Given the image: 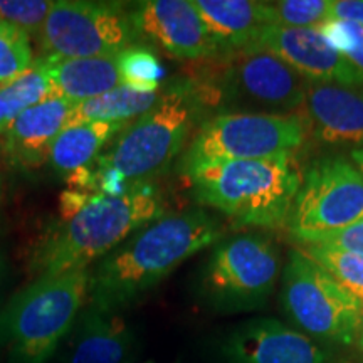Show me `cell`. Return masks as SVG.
<instances>
[{
	"label": "cell",
	"mask_w": 363,
	"mask_h": 363,
	"mask_svg": "<svg viewBox=\"0 0 363 363\" xmlns=\"http://www.w3.org/2000/svg\"><path fill=\"white\" fill-rule=\"evenodd\" d=\"M214 89L190 79L163 84L152 110L131 121L108 143L91 172L93 189L121 195L169 169L195 126H201Z\"/></svg>",
	"instance_id": "obj_1"
},
{
	"label": "cell",
	"mask_w": 363,
	"mask_h": 363,
	"mask_svg": "<svg viewBox=\"0 0 363 363\" xmlns=\"http://www.w3.org/2000/svg\"><path fill=\"white\" fill-rule=\"evenodd\" d=\"M220 234L219 222L202 208L150 222L99 259L89 278V305L111 313L133 305Z\"/></svg>",
	"instance_id": "obj_2"
},
{
	"label": "cell",
	"mask_w": 363,
	"mask_h": 363,
	"mask_svg": "<svg viewBox=\"0 0 363 363\" xmlns=\"http://www.w3.org/2000/svg\"><path fill=\"white\" fill-rule=\"evenodd\" d=\"M163 212L160 194L148 184L121 195H91L79 212L45 235L30 267L38 278L88 269Z\"/></svg>",
	"instance_id": "obj_3"
},
{
	"label": "cell",
	"mask_w": 363,
	"mask_h": 363,
	"mask_svg": "<svg viewBox=\"0 0 363 363\" xmlns=\"http://www.w3.org/2000/svg\"><path fill=\"white\" fill-rule=\"evenodd\" d=\"M194 199L238 227L276 229L288 224L301 187L293 155L203 163L185 174Z\"/></svg>",
	"instance_id": "obj_4"
},
{
	"label": "cell",
	"mask_w": 363,
	"mask_h": 363,
	"mask_svg": "<svg viewBox=\"0 0 363 363\" xmlns=\"http://www.w3.org/2000/svg\"><path fill=\"white\" fill-rule=\"evenodd\" d=\"M88 269L40 276L0 311V348L9 363H45L89 298Z\"/></svg>",
	"instance_id": "obj_5"
},
{
	"label": "cell",
	"mask_w": 363,
	"mask_h": 363,
	"mask_svg": "<svg viewBox=\"0 0 363 363\" xmlns=\"http://www.w3.org/2000/svg\"><path fill=\"white\" fill-rule=\"evenodd\" d=\"M301 116L278 113H224L208 118L197 128L179 170L222 160H262L293 155L306 140Z\"/></svg>",
	"instance_id": "obj_6"
},
{
	"label": "cell",
	"mask_w": 363,
	"mask_h": 363,
	"mask_svg": "<svg viewBox=\"0 0 363 363\" xmlns=\"http://www.w3.org/2000/svg\"><path fill=\"white\" fill-rule=\"evenodd\" d=\"M281 303L306 337L345 347L357 343L363 306L298 247L284 266Z\"/></svg>",
	"instance_id": "obj_7"
},
{
	"label": "cell",
	"mask_w": 363,
	"mask_h": 363,
	"mask_svg": "<svg viewBox=\"0 0 363 363\" xmlns=\"http://www.w3.org/2000/svg\"><path fill=\"white\" fill-rule=\"evenodd\" d=\"M44 56L116 57L136 44L130 13L116 4L59 0L38 34Z\"/></svg>",
	"instance_id": "obj_8"
},
{
	"label": "cell",
	"mask_w": 363,
	"mask_h": 363,
	"mask_svg": "<svg viewBox=\"0 0 363 363\" xmlns=\"http://www.w3.org/2000/svg\"><path fill=\"white\" fill-rule=\"evenodd\" d=\"M274 244L259 235H238L216 249L207 262L202 289L220 310H252L264 303L279 278Z\"/></svg>",
	"instance_id": "obj_9"
},
{
	"label": "cell",
	"mask_w": 363,
	"mask_h": 363,
	"mask_svg": "<svg viewBox=\"0 0 363 363\" xmlns=\"http://www.w3.org/2000/svg\"><path fill=\"white\" fill-rule=\"evenodd\" d=\"M363 219V174L345 158H321L306 172L288 227L298 242Z\"/></svg>",
	"instance_id": "obj_10"
},
{
	"label": "cell",
	"mask_w": 363,
	"mask_h": 363,
	"mask_svg": "<svg viewBox=\"0 0 363 363\" xmlns=\"http://www.w3.org/2000/svg\"><path fill=\"white\" fill-rule=\"evenodd\" d=\"M246 48L261 49L279 57L308 83L363 86V72L331 48L316 29L264 26Z\"/></svg>",
	"instance_id": "obj_11"
},
{
	"label": "cell",
	"mask_w": 363,
	"mask_h": 363,
	"mask_svg": "<svg viewBox=\"0 0 363 363\" xmlns=\"http://www.w3.org/2000/svg\"><path fill=\"white\" fill-rule=\"evenodd\" d=\"M130 21L136 39L172 57L206 59L222 51L192 0H145L133 7Z\"/></svg>",
	"instance_id": "obj_12"
},
{
	"label": "cell",
	"mask_w": 363,
	"mask_h": 363,
	"mask_svg": "<svg viewBox=\"0 0 363 363\" xmlns=\"http://www.w3.org/2000/svg\"><path fill=\"white\" fill-rule=\"evenodd\" d=\"M227 76L235 93L261 106L289 111L305 104L308 81L279 57L261 49L244 48L229 52Z\"/></svg>",
	"instance_id": "obj_13"
},
{
	"label": "cell",
	"mask_w": 363,
	"mask_h": 363,
	"mask_svg": "<svg viewBox=\"0 0 363 363\" xmlns=\"http://www.w3.org/2000/svg\"><path fill=\"white\" fill-rule=\"evenodd\" d=\"M224 352L230 363H333L305 333L267 318L239 326Z\"/></svg>",
	"instance_id": "obj_14"
},
{
	"label": "cell",
	"mask_w": 363,
	"mask_h": 363,
	"mask_svg": "<svg viewBox=\"0 0 363 363\" xmlns=\"http://www.w3.org/2000/svg\"><path fill=\"white\" fill-rule=\"evenodd\" d=\"M303 106L318 142L328 147L352 148V152L363 148V91L360 88L308 83Z\"/></svg>",
	"instance_id": "obj_15"
},
{
	"label": "cell",
	"mask_w": 363,
	"mask_h": 363,
	"mask_svg": "<svg viewBox=\"0 0 363 363\" xmlns=\"http://www.w3.org/2000/svg\"><path fill=\"white\" fill-rule=\"evenodd\" d=\"M74 103L49 98L27 108L9 125L2 150L9 163L21 169H39L49 160L57 135L66 128Z\"/></svg>",
	"instance_id": "obj_16"
},
{
	"label": "cell",
	"mask_w": 363,
	"mask_h": 363,
	"mask_svg": "<svg viewBox=\"0 0 363 363\" xmlns=\"http://www.w3.org/2000/svg\"><path fill=\"white\" fill-rule=\"evenodd\" d=\"M38 65L48 72L54 98L78 104L123 84L116 57L43 56Z\"/></svg>",
	"instance_id": "obj_17"
},
{
	"label": "cell",
	"mask_w": 363,
	"mask_h": 363,
	"mask_svg": "<svg viewBox=\"0 0 363 363\" xmlns=\"http://www.w3.org/2000/svg\"><path fill=\"white\" fill-rule=\"evenodd\" d=\"M131 345L133 335L123 318L89 305L72 326L67 363H123Z\"/></svg>",
	"instance_id": "obj_18"
},
{
	"label": "cell",
	"mask_w": 363,
	"mask_h": 363,
	"mask_svg": "<svg viewBox=\"0 0 363 363\" xmlns=\"http://www.w3.org/2000/svg\"><path fill=\"white\" fill-rule=\"evenodd\" d=\"M208 33L225 54L246 48L264 26H274L271 2L192 0Z\"/></svg>",
	"instance_id": "obj_19"
},
{
	"label": "cell",
	"mask_w": 363,
	"mask_h": 363,
	"mask_svg": "<svg viewBox=\"0 0 363 363\" xmlns=\"http://www.w3.org/2000/svg\"><path fill=\"white\" fill-rule=\"evenodd\" d=\"M131 123V121H130ZM128 123L115 121H89L66 126L54 140L49 162L59 174H74L98 160L101 150Z\"/></svg>",
	"instance_id": "obj_20"
},
{
	"label": "cell",
	"mask_w": 363,
	"mask_h": 363,
	"mask_svg": "<svg viewBox=\"0 0 363 363\" xmlns=\"http://www.w3.org/2000/svg\"><path fill=\"white\" fill-rule=\"evenodd\" d=\"M160 91L162 88L153 93H140V91L121 84L101 96L74 104L66 126L83 125L89 121L130 123L155 106L160 98Z\"/></svg>",
	"instance_id": "obj_21"
},
{
	"label": "cell",
	"mask_w": 363,
	"mask_h": 363,
	"mask_svg": "<svg viewBox=\"0 0 363 363\" xmlns=\"http://www.w3.org/2000/svg\"><path fill=\"white\" fill-rule=\"evenodd\" d=\"M49 98H54L52 83L38 62L12 83L0 86V133H6L22 111Z\"/></svg>",
	"instance_id": "obj_22"
},
{
	"label": "cell",
	"mask_w": 363,
	"mask_h": 363,
	"mask_svg": "<svg viewBox=\"0 0 363 363\" xmlns=\"http://www.w3.org/2000/svg\"><path fill=\"white\" fill-rule=\"evenodd\" d=\"M298 249L363 306V256L310 244H299Z\"/></svg>",
	"instance_id": "obj_23"
},
{
	"label": "cell",
	"mask_w": 363,
	"mask_h": 363,
	"mask_svg": "<svg viewBox=\"0 0 363 363\" xmlns=\"http://www.w3.org/2000/svg\"><path fill=\"white\" fill-rule=\"evenodd\" d=\"M118 66H120L121 79L128 88L140 93H153L162 88V79L165 76V67L160 59L140 44H133L118 54Z\"/></svg>",
	"instance_id": "obj_24"
},
{
	"label": "cell",
	"mask_w": 363,
	"mask_h": 363,
	"mask_svg": "<svg viewBox=\"0 0 363 363\" xmlns=\"http://www.w3.org/2000/svg\"><path fill=\"white\" fill-rule=\"evenodd\" d=\"M34 65L29 35L16 26L0 24V86H6L24 74Z\"/></svg>",
	"instance_id": "obj_25"
},
{
	"label": "cell",
	"mask_w": 363,
	"mask_h": 363,
	"mask_svg": "<svg viewBox=\"0 0 363 363\" xmlns=\"http://www.w3.org/2000/svg\"><path fill=\"white\" fill-rule=\"evenodd\" d=\"M274 26L315 27L331 21L333 0H281L271 2Z\"/></svg>",
	"instance_id": "obj_26"
},
{
	"label": "cell",
	"mask_w": 363,
	"mask_h": 363,
	"mask_svg": "<svg viewBox=\"0 0 363 363\" xmlns=\"http://www.w3.org/2000/svg\"><path fill=\"white\" fill-rule=\"evenodd\" d=\"M323 38L347 57L357 69L363 72V27L348 21L331 19L325 24L315 27Z\"/></svg>",
	"instance_id": "obj_27"
},
{
	"label": "cell",
	"mask_w": 363,
	"mask_h": 363,
	"mask_svg": "<svg viewBox=\"0 0 363 363\" xmlns=\"http://www.w3.org/2000/svg\"><path fill=\"white\" fill-rule=\"evenodd\" d=\"M51 0H0V19L29 34H39L49 12Z\"/></svg>",
	"instance_id": "obj_28"
},
{
	"label": "cell",
	"mask_w": 363,
	"mask_h": 363,
	"mask_svg": "<svg viewBox=\"0 0 363 363\" xmlns=\"http://www.w3.org/2000/svg\"><path fill=\"white\" fill-rule=\"evenodd\" d=\"M299 244H310V246H321L338 249V251L353 252L363 256V219L357 220L355 224L342 227V229L330 230L313 235V238L303 240Z\"/></svg>",
	"instance_id": "obj_29"
},
{
	"label": "cell",
	"mask_w": 363,
	"mask_h": 363,
	"mask_svg": "<svg viewBox=\"0 0 363 363\" xmlns=\"http://www.w3.org/2000/svg\"><path fill=\"white\" fill-rule=\"evenodd\" d=\"M331 19L355 22L363 27V0H333Z\"/></svg>",
	"instance_id": "obj_30"
},
{
	"label": "cell",
	"mask_w": 363,
	"mask_h": 363,
	"mask_svg": "<svg viewBox=\"0 0 363 363\" xmlns=\"http://www.w3.org/2000/svg\"><path fill=\"white\" fill-rule=\"evenodd\" d=\"M91 195H86L78 190H72V192H65L61 195V214L65 219H71L76 212H79V208L88 202Z\"/></svg>",
	"instance_id": "obj_31"
},
{
	"label": "cell",
	"mask_w": 363,
	"mask_h": 363,
	"mask_svg": "<svg viewBox=\"0 0 363 363\" xmlns=\"http://www.w3.org/2000/svg\"><path fill=\"white\" fill-rule=\"evenodd\" d=\"M9 163L6 153L4 150L0 152V211H2L4 202H6L7 197V180H9Z\"/></svg>",
	"instance_id": "obj_32"
},
{
	"label": "cell",
	"mask_w": 363,
	"mask_h": 363,
	"mask_svg": "<svg viewBox=\"0 0 363 363\" xmlns=\"http://www.w3.org/2000/svg\"><path fill=\"white\" fill-rule=\"evenodd\" d=\"M352 162L355 163V167L363 174V148L362 150H353L352 152Z\"/></svg>",
	"instance_id": "obj_33"
},
{
	"label": "cell",
	"mask_w": 363,
	"mask_h": 363,
	"mask_svg": "<svg viewBox=\"0 0 363 363\" xmlns=\"http://www.w3.org/2000/svg\"><path fill=\"white\" fill-rule=\"evenodd\" d=\"M357 345H358V348H360V350L363 352V315H362V321H360V330H358Z\"/></svg>",
	"instance_id": "obj_34"
},
{
	"label": "cell",
	"mask_w": 363,
	"mask_h": 363,
	"mask_svg": "<svg viewBox=\"0 0 363 363\" xmlns=\"http://www.w3.org/2000/svg\"><path fill=\"white\" fill-rule=\"evenodd\" d=\"M0 271H2V259H0Z\"/></svg>",
	"instance_id": "obj_35"
},
{
	"label": "cell",
	"mask_w": 363,
	"mask_h": 363,
	"mask_svg": "<svg viewBox=\"0 0 363 363\" xmlns=\"http://www.w3.org/2000/svg\"><path fill=\"white\" fill-rule=\"evenodd\" d=\"M0 24H2V19H0Z\"/></svg>",
	"instance_id": "obj_36"
}]
</instances>
